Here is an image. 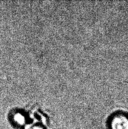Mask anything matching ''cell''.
I'll return each instance as SVG.
<instances>
[{"instance_id": "obj_1", "label": "cell", "mask_w": 128, "mask_h": 129, "mask_svg": "<svg viewBox=\"0 0 128 129\" xmlns=\"http://www.w3.org/2000/svg\"><path fill=\"white\" fill-rule=\"evenodd\" d=\"M108 129H128V113L116 110L109 115L107 121Z\"/></svg>"}]
</instances>
